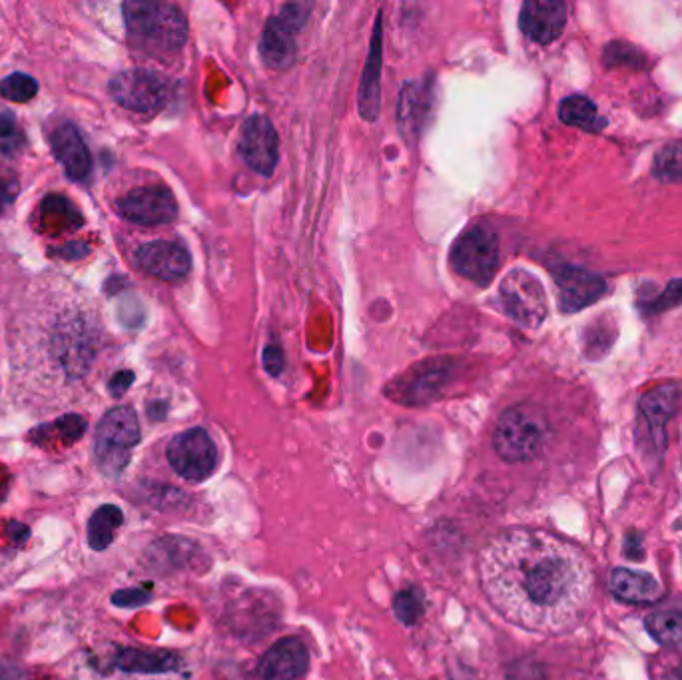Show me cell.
<instances>
[{"instance_id":"6da1fadb","label":"cell","mask_w":682,"mask_h":680,"mask_svg":"<svg viewBox=\"0 0 682 680\" xmlns=\"http://www.w3.org/2000/svg\"><path fill=\"white\" fill-rule=\"evenodd\" d=\"M489 603L513 625L559 633L583 615L595 587L587 557L571 543L537 529L493 537L479 561Z\"/></svg>"},{"instance_id":"7a4b0ae2","label":"cell","mask_w":682,"mask_h":680,"mask_svg":"<svg viewBox=\"0 0 682 680\" xmlns=\"http://www.w3.org/2000/svg\"><path fill=\"white\" fill-rule=\"evenodd\" d=\"M130 42L150 54L168 56L184 48L188 24L182 10L168 2L130 0L122 6Z\"/></svg>"},{"instance_id":"3957f363","label":"cell","mask_w":682,"mask_h":680,"mask_svg":"<svg viewBox=\"0 0 682 680\" xmlns=\"http://www.w3.org/2000/svg\"><path fill=\"white\" fill-rule=\"evenodd\" d=\"M547 419L533 405L509 407L497 421L493 445L501 459L523 463L535 459L547 441Z\"/></svg>"},{"instance_id":"277c9868","label":"cell","mask_w":682,"mask_h":680,"mask_svg":"<svg viewBox=\"0 0 682 680\" xmlns=\"http://www.w3.org/2000/svg\"><path fill=\"white\" fill-rule=\"evenodd\" d=\"M140 441V425L136 411L128 405L110 409L96 427L94 461L108 477L118 479L128 467L134 447Z\"/></svg>"},{"instance_id":"5b68a950","label":"cell","mask_w":682,"mask_h":680,"mask_svg":"<svg viewBox=\"0 0 682 680\" xmlns=\"http://www.w3.org/2000/svg\"><path fill=\"white\" fill-rule=\"evenodd\" d=\"M453 270L475 282L487 286L499 268V238L487 224L467 228L451 248Z\"/></svg>"},{"instance_id":"8992f818","label":"cell","mask_w":682,"mask_h":680,"mask_svg":"<svg viewBox=\"0 0 682 680\" xmlns=\"http://www.w3.org/2000/svg\"><path fill=\"white\" fill-rule=\"evenodd\" d=\"M110 96L122 108L152 114L162 110L170 100V84L164 76L152 70H124L116 74L108 84Z\"/></svg>"},{"instance_id":"52a82bcc","label":"cell","mask_w":682,"mask_h":680,"mask_svg":"<svg viewBox=\"0 0 682 680\" xmlns=\"http://www.w3.org/2000/svg\"><path fill=\"white\" fill-rule=\"evenodd\" d=\"M505 312L523 328H539L547 314V294L543 284L527 270H511L499 290Z\"/></svg>"},{"instance_id":"ba28073f","label":"cell","mask_w":682,"mask_h":680,"mask_svg":"<svg viewBox=\"0 0 682 680\" xmlns=\"http://www.w3.org/2000/svg\"><path fill=\"white\" fill-rule=\"evenodd\" d=\"M172 469L186 481H206L218 465V449L208 431L194 427L178 433L166 447Z\"/></svg>"},{"instance_id":"9c48e42d","label":"cell","mask_w":682,"mask_h":680,"mask_svg":"<svg viewBox=\"0 0 682 680\" xmlns=\"http://www.w3.org/2000/svg\"><path fill=\"white\" fill-rule=\"evenodd\" d=\"M310 16V4H286L266 22L262 34V58L270 68H288L296 56V34Z\"/></svg>"},{"instance_id":"30bf717a","label":"cell","mask_w":682,"mask_h":680,"mask_svg":"<svg viewBox=\"0 0 682 680\" xmlns=\"http://www.w3.org/2000/svg\"><path fill=\"white\" fill-rule=\"evenodd\" d=\"M118 214L138 226H164L176 220L178 204L164 186H144L128 192L116 202Z\"/></svg>"},{"instance_id":"8fae6325","label":"cell","mask_w":682,"mask_h":680,"mask_svg":"<svg viewBox=\"0 0 682 680\" xmlns=\"http://www.w3.org/2000/svg\"><path fill=\"white\" fill-rule=\"evenodd\" d=\"M278 132L270 118L250 116L240 134V154L244 162L258 174L270 176L278 164Z\"/></svg>"},{"instance_id":"7c38bea8","label":"cell","mask_w":682,"mask_h":680,"mask_svg":"<svg viewBox=\"0 0 682 680\" xmlns=\"http://www.w3.org/2000/svg\"><path fill=\"white\" fill-rule=\"evenodd\" d=\"M553 276L559 292L561 310L567 314H575L593 306L607 292V284L601 276L581 268L561 266L555 270Z\"/></svg>"},{"instance_id":"4fadbf2b","label":"cell","mask_w":682,"mask_h":680,"mask_svg":"<svg viewBox=\"0 0 682 680\" xmlns=\"http://www.w3.org/2000/svg\"><path fill=\"white\" fill-rule=\"evenodd\" d=\"M136 262L146 274L162 282H180L188 276L192 268V260L186 248L166 240L150 242L138 248Z\"/></svg>"},{"instance_id":"5bb4252c","label":"cell","mask_w":682,"mask_h":680,"mask_svg":"<svg viewBox=\"0 0 682 680\" xmlns=\"http://www.w3.org/2000/svg\"><path fill=\"white\" fill-rule=\"evenodd\" d=\"M567 24V4L561 0H529L521 8L519 26L537 44L557 40Z\"/></svg>"},{"instance_id":"9a60e30c","label":"cell","mask_w":682,"mask_h":680,"mask_svg":"<svg viewBox=\"0 0 682 680\" xmlns=\"http://www.w3.org/2000/svg\"><path fill=\"white\" fill-rule=\"evenodd\" d=\"M310 669V655L300 639L288 637L272 645L260 661L262 680H298Z\"/></svg>"},{"instance_id":"2e32d148","label":"cell","mask_w":682,"mask_h":680,"mask_svg":"<svg viewBox=\"0 0 682 680\" xmlns=\"http://www.w3.org/2000/svg\"><path fill=\"white\" fill-rule=\"evenodd\" d=\"M50 146L70 180H84L90 174L92 158L82 134L74 124H60L50 134Z\"/></svg>"},{"instance_id":"e0dca14e","label":"cell","mask_w":682,"mask_h":680,"mask_svg":"<svg viewBox=\"0 0 682 680\" xmlns=\"http://www.w3.org/2000/svg\"><path fill=\"white\" fill-rule=\"evenodd\" d=\"M381 16L375 22V30L371 36V48L367 56V64L363 70V80L359 86V114L365 120H375L379 114V100H381Z\"/></svg>"},{"instance_id":"ac0fdd59","label":"cell","mask_w":682,"mask_h":680,"mask_svg":"<svg viewBox=\"0 0 682 680\" xmlns=\"http://www.w3.org/2000/svg\"><path fill=\"white\" fill-rule=\"evenodd\" d=\"M611 591L627 603H653L663 595L659 581L643 571L615 569L611 575Z\"/></svg>"},{"instance_id":"d6986e66","label":"cell","mask_w":682,"mask_h":680,"mask_svg":"<svg viewBox=\"0 0 682 680\" xmlns=\"http://www.w3.org/2000/svg\"><path fill=\"white\" fill-rule=\"evenodd\" d=\"M681 401V391L677 385H659L651 389L643 399H641V415L653 429V433H659L663 437L667 423L671 417L677 413Z\"/></svg>"},{"instance_id":"ffe728a7","label":"cell","mask_w":682,"mask_h":680,"mask_svg":"<svg viewBox=\"0 0 682 680\" xmlns=\"http://www.w3.org/2000/svg\"><path fill=\"white\" fill-rule=\"evenodd\" d=\"M429 112V92L423 84L411 82L403 88L399 98V128L403 136L415 138L425 122V116Z\"/></svg>"},{"instance_id":"44dd1931","label":"cell","mask_w":682,"mask_h":680,"mask_svg":"<svg viewBox=\"0 0 682 680\" xmlns=\"http://www.w3.org/2000/svg\"><path fill=\"white\" fill-rule=\"evenodd\" d=\"M447 371L445 367H423L417 371L413 377H403V383H393V387L401 389L403 397L401 401L405 403H421L429 401L441 385H445Z\"/></svg>"},{"instance_id":"7402d4cb","label":"cell","mask_w":682,"mask_h":680,"mask_svg":"<svg viewBox=\"0 0 682 680\" xmlns=\"http://www.w3.org/2000/svg\"><path fill=\"white\" fill-rule=\"evenodd\" d=\"M118 669L126 673H166L178 667L176 655L168 651H138V649H126L120 653L116 661Z\"/></svg>"},{"instance_id":"603a6c76","label":"cell","mask_w":682,"mask_h":680,"mask_svg":"<svg viewBox=\"0 0 682 680\" xmlns=\"http://www.w3.org/2000/svg\"><path fill=\"white\" fill-rule=\"evenodd\" d=\"M40 222L48 232H70L82 226V216L64 196L50 194L42 202Z\"/></svg>"},{"instance_id":"cb8c5ba5","label":"cell","mask_w":682,"mask_h":680,"mask_svg":"<svg viewBox=\"0 0 682 680\" xmlns=\"http://www.w3.org/2000/svg\"><path fill=\"white\" fill-rule=\"evenodd\" d=\"M124 523V513L116 505L98 507L88 521V545L94 551H106L114 541V533Z\"/></svg>"},{"instance_id":"d4e9b609","label":"cell","mask_w":682,"mask_h":680,"mask_svg":"<svg viewBox=\"0 0 682 680\" xmlns=\"http://www.w3.org/2000/svg\"><path fill=\"white\" fill-rule=\"evenodd\" d=\"M559 118L567 126H575L585 132H599L605 126V120L599 116L597 106L587 96H569L559 106Z\"/></svg>"},{"instance_id":"484cf974","label":"cell","mask_w":682,"mask_h":680,"mask_svg":"<svg viewBox=\"0 0 682 680\" xmlns=\"http://www.w3.org/2000/svg\"><path fill=\"white\" fill-rule=\"evenodd\" d=\"M647 629L657 643L667 647H682V613H655L647 619Z\"/></svg>"},{"instance_id":"4316f807","label":"cell","mask_w":682,"mask_h":680,"mask_svg":"<svg viewBox=\"0 0 682 680\" xmlns=\"http://www.w3.org/2000/svg\"><path fill=\"white\" fill-rule=\"evenodd\" d=\"M653 172L661 182H682V142L669 144L657 154Z\"/></svg>"},{"instance_id":"83f0119b","label":"cell","mask_w":682,"mask_h":680,"mask_svg":"<svg viewBox=\"0 0 682 680\" xmlns=\"http://www.w3.org/2000/svg\"><path fill=\"white\" fill-rule=\"evenodd\" d=\"M393 611H395V617L411 627L415 625L421 615H423V595L417 587H407L403 591H399L395 595V601H393Z\"/></svg>"},{"instance_id":"f1b7e54d","label":"cell","mask_w":682,"mask_h":680,"mask_svg":"<svg viewBox=\"0 0 682 680\" xmlns=\"http://www.w3.org/2000/svg\"><path fill=\"white\" fill-rule=\"evenodd\" d=\"M36 92H38V82L30 74H24V72L8 74L0 82V94L2 98L10 102H28L36 96Z\"/></svg>"},{"instance_id":"f546056e","label":"cell","mask_w":682,"mask_h":680,"mask_svg":"<svg viewBox=\"0 0 682 680\" xmlns=\"http://www.w3.org/2000/svg\"><path fill=\"white\" fill-rule=\"evenodd\" d=\"M507 680H549L543 665L535 659H519L507 669Z\"/></svg>"},{"instance_id":"4dcf8cb0","label":"cell","mask_w":682,"mask_h":680,"mask_svg":"<svg viewBox=\"0 0 682 680\" xmlns=\"http://www.w3.org/2000/svg\"><path fill=\"white\" fill-rule=\"evenodd\" d=\"M682 304V280H675L671 282L665 292L649 302V308H647V314H661V312H667V310H673L677 306Z\"/></svg>"},{"instance_id":"1f68e13d","label":"cell","mask_w":682,"mask_h":680,"mask_svg":"<svg viewBox=\"0 0 682 680\" xmlns=\"http://www.w3.org/2000/svg\"><path fill=\"white\" fill-rule=\"evenodd\" d=\"M54 427L58 429V433H60V437L64 439V443H74V441H78V439L84 435V431H86V419L80 417V415H76V413H70V415L60 417V419L54 423Z\"/></svg>"},{"instance_id":"d6a6232c","label":"cell","mask_w":682,"mask_h":680,"mask_svg":"<svg viewBox=\"0 0 682 680\" xmlns=\"http://www.w3.org/2000/svg\"><path fill=\"white\" fill-rule=\"evenodd\" d=\"M148 601H150V593L144 589H124V591H118L112 595V603L116 607H124V609L140 607Z\"/></svg>"},{"instance_id":"836d02e7","label":"cell","mask_w":682,"mask_h":680,"mask_svg":"<svg viewBox=\"0 0 682 680\" xmlns=\"http://www.w3.org/2000/svg\"><path fill=\"white\" fill-rule=\"evenodd\" d=\"M18 196V182L10 172L0 170V214Z\"/></svg>"},{"instance_id":"e575fe53","label":"cell","mask_w":682,"mask_h":680,"mask_svg":"<svg viewBox=\"0 0 682 680\" xmlns=\"http://www.w3.org/2000/svg\"><path fill=\"white\" fill-rule=\"evenodd\" d=\"M18 136V126H16V118L10 110H2L0 112V140L6 144H12V140L16 142Z\"/></svg>"},{"instance_id":"d590c367","label":"cell","mask_w":682,"mask_h":680,"mask_svg":"<svg viewBox=\"0 0 682 680\" xmlns=\"http://www.w3.org/2000/svg\"><path fill=\"white\" fill-rule=\"evenodd\" d=\"M264 365L272 375H280L284 369V353L278 345H268L264 349Z\"/></svg>"},{"instance_id":"8d00e7d4","label":"cell","mask_w":682,"mask_h":680,"mask_svg":"<svg viewBox=\"0 0 682 680\" xmlns=\"http://www.w3.org/2000/svg\"><path fill=\"white\" fill-rule=\"evenodd\" d=\"M132 381H134V373H132V371H118V373L110 379L108 389H110V393H112L114 397H122V395L130 389Z\"/></svg>"},{"instance_id":"74e56055","label":"cell","mask_w":682,"mask_h":680,"mask_svg":"<svg viewBox=\"0 0 682 680\" xmlns=\"http://www.w3.org/2000/svg\"><path fill=\"white\" fill-rule=\"evenodd\" d=\"M8 535L12 537V541H14L16 545H22V543L30 537V529H28L24 523L12 521V523H8Z\"/></svg>"},{"instance_id":"f35d334b","label":"cell","mask_w":682,"mask_h":680,"mask_svg":"<svg viewBox=\"0 0 682 680\" xmlns=\"http://www.w3.org/2000/svg\"><path fill=\"white\" fill-rule=\"evenodd\" d=\"M0 680H26L24 673L8 663H0Z\"/></svg>"},{"instance_id":"ab89813d","label":"cell","mask_w":682,"mask_h":680,"mask_svg":"<svg viewBox=\"0 0 682 680\" xmlns=\"http://www.w3.org/2000/svg\"><path fill=\"white\" fill-rule=\"evenodd\" d=\"M86 252H88L86 244H70V246L60 250V254L64 258H82V256H86Z\"/></svg>"},{"instance_id":"60d3db41","label":"cell","mask_w":682,"mask_h":680,"mask_svg":"<svg viewBox=\"0 0 682 680\" xmlns=\"http://www.w3.org/2000/svg\"><path fill=\"white\" fill-rule=\"evenodd\" d=\"M661 680H682V665H677V667L669 669V671L665 673V677Z\"/></svg>"},{"instance_id":"b9f144b4","label":"cell","mask_w":682,"mask_h":680,"mask_svg":"<svg viewBox=\"0 0 682 680\" xmlns=\"http://www.w3.org/2000/svg\"><path fill=\"white\" fill-rule=\"evenodd\" d=\"M2 475V471H0ZM6 497V479H0V501Z\"/></svg>"}]
</instances>
